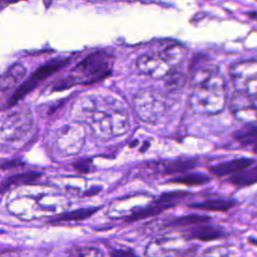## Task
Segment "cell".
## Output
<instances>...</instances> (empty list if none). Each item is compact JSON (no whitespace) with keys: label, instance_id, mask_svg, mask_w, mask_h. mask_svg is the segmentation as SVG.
I'll return each instance as SVG.
<instances>
[{"label":"cell","instance_id":"19","mask_svg":"<svg viewBox=\"0 0 257 257\" xmlns=\"http://www.w3.org/2000/svg\"><path fill=\"white\" fill-rule=\"evenodd\" d=\"M130 130V118L121 107L112 108V134L113 137L124 135Z\"/></svg>","mask_w":257,"mask_h":257},{"label":"cell","instance_id":"1","mask_svg":"<svg viewBox=\"0 0 257 257\" xmlns=\"http://www.w3.org/2000/svg\"><path fill=\"white\" fill-rule=\"evenodd\" d=\"M226 92L225 79L218 72L208 80L194 85L189 98L190 106L197 113H219L225 107Z\"/></svg>","mask_w":257,"mask_h":257},{"label":"cell","instance_id":"17","mask_svg":"<svg viewBox=\"0 0 257 257\" xmlns=\"http://www.w3.org/2000/svg\"><path fill=\"white\" fill-rule=\"evenodd\" d=\"M257 127L255 122L246 123L242 128L238 130L233 134V138L243 147H253L255 150L256 148V134Z\"/></svg>","mask_w":257,"mask_h":257},{"label":"cell","instance_id":"22","mask_svg":"<svg viewBox=\"0 0 257 257\" xmlns=\"http://www.w3.org/2000/svg\"><path fill=\"white\" fill-rule=\"evenodd\" d=\"M164 78L166 86L171 90L181 89L186 82V76L179 66L172 67Z\"/></svg>","mask_w":257,"mask_h":257},{"label":"cell","instance_id":"3","mask_svg":"<svg viewBox=\"0 0 257 257\" xmlns=\"http://www.w3.org/2000/svg\"><path fill=\"white\" fill-rule=\"evenodd\" d=\"M134 108L139 118L148 123H158L167 110L166 102L158 91L145 88L134 97Z\"/></svg>","mask_w":257,"mask_h":257},{"label":"cell","instance_id":"14","mask_svg":"<svg viewBox=\"0 0 257 257\" xmlns=\"http://www.w3.org/2000/svg\"><path fill=\"white\" fill-rule=\"evenodd\" d=\"M236 205L235 200L226 199V198H215V199H208L198 203L189 204L188 207L197 210L203 211H212V212H226L229 211Z\"/></svg>","mask_w":257,"mask_h":257},{"label":"cell","instance_id":"12","mask_svg":"<svg viewBox=\"0 0 257 257\" xmlns=\"http://www.w3.org/2000/svg\"><path fill=\"white\" fill-rule=\"evenodd\" d=\"M207 223L208 222L194 225L185 233L184 237L189 240H200L203 242H207L221 239L227 234L222 227L210 225Z\"/></svg>","mask_w":257,"mask_h":257},{"label":"cell","instance_id":"8","mask_svg":"<svg viewBox=\"0 0 257 257\" xmlns=\"http://www.w3.org/2000/svg\"><path fill=\"white\" fill-rule=\"evenodd\" d=\"M84 144V131L80 125L70 123L63 126L56 140L57 148L65 155H76Z\"/></svg>","mask_w":257,"mask_h":257},{"label":"cell","instance_id":"5","mask_svg":"<svg viewBox=\"0 0 257 257\" xmlns=\"http://www.w3.org/2000/svg\"><path fill=\"white\" fill-rule=\"evenodd\" d=\"M229 75L236 90L246 91L256 96L257 90V63L255 60H246L234 63Z\"/></svg>","mask_w":257,"mask_h":257},{"label":"cell","instance_id":"11","mask_svg":"<svg viewBox=\"0 0 257 257\" xmlns=\"http://www.w3.org/2000/svg\"><path fill=\"white\" fill-rule=\"evenodd\" d=\"M155 51L170 67L180 66L187 56L186 47L174 40L160 41L157 44Z\"/></svg>","mask_w":257,"mask_h":257},{"label":"cell","instance_id":"15","mask_svg":"<svg viewBox=\"0 0 257 257\" xmlns=\"http://www.w3.org/2000/svg\"><path fill=\"white\" fill-rule=\"evenodd\" d=\"M198 165V161L193 158H180L162 163L161 171L165 175H174L190 171Z\"/></svg>","mask_w":257,"mask_h":257},{"label":"cell","instance_id":"20","mask_svg":"<svg viewBox=\"0 0 257 257\" xmlns=\"http://www.w3.org/2000/svg\"><path fill=\"white\" fill-rule=\"evenodd\" d=\"M99 210V207H91V208H80L77 210L66 212L59 217H57L52 223H62V222H77V221H83L85 219H88L91 217L94 213H96Z\"/></svg>","mask_w":257,"mask_h":257},{"label":"cell","instance_id":"26","mask_svg":"<svg viewBox=\"0 0 257 257\" xmlns=\"http://www.w3.org/2000/svg\"><path fill=\"white\" fill-rule=\"evenodd\" d=\"M90 164H91V161H89V160H81V161L76 162L73 165V167L79 173H88Z\"/></svg>","mask_w":257,"mask_h":257},{"label":"cell","instance_id":"7","mask_svg":"<svg viewBox=\"0 0 257 257\" xmlns=\"http://www.w3.org/2000/svg\"><path fill=\"white\" fill-rule=\"evenodd\" d=\"M230 110L239 121L256 122V96L236 90L230 99Z\"/></svg>","mask_w":257,"mask_h":257},{"label":"cell","instance_id":"2","mask_svg":"<svg viewBox=\"0 0 257 257\" xmlns=\"http://www.w3.org/2000/svg\"><path fill=\"white\" fill-rule=\"evenodd\" d=\"M113 56L105 50H96L84 57L74 68L79 84H89L103 80L111 74Z\"/></svg>","mask_w":257,"mask_h":257},{"label":"cell","instance_id":"27","mask_svg":"<svg viewBox=\"0 0 257 257\" xmlns=\"http://www.w3.org/2000/svg\"><path fill=\"white\" fill-rule=\"evenodd\" d=\"M110 255L111 256H131V255H136V253L132 250V249H128V250H120V249H114L110 252Z\"/></svg>","mask_w":257,"mask_h":257},{"label":"cell","instance_id":"10","mask_svg":"<svg viewBox=\"0 0 257 257\" xmlns=\"http://www.w3.org/2000/svg\"><path fill=\"white\" fill-rule=\"evenodd\" d=\"M31 127L32 117L30 111H16L6 119L5 123L1 126V132L8 141H15L22 138V136L29 132Z\"/></svg>","mask_w":257,"mask_h":257},{"label":"cell","instance_id":"28","mask_svg":"<svg viewBox=\"0 0 257 257\" xmlns=\"http://www.w3.org/2000/svg\"><path fill=\"white\" fill-rule=\"evenodd\" d=\"M19 0H0V5H4V4H10L13 2H17Z\"/></svg>","mask_w":257,"mask_h":257},{"label":"cell","instance_id":"21","mask_svg":"<svg viewBox=\"0 0 257 257\" xmlns=\"http://www.w3.org/2000/svg\"><path fill=\"white\" fill-rule=\"evenodd\" d=\"M211 177L204 173L194 172V173H188L183 176H180L178 178H174L172 180H169V183L174 184H181L186 186H202L211 181Z\"/></svg>","mask_w":257,"mask_h":257},{"label":"cell","instance_id":"16","mask_svg":"<svg viewBox=\"0 0 257 257\" xmlns=\"http://www.w3.org/2000/svg\"><path fill=\"white\" fill-rule=\"evenodd\" d=\"M228 181L232 185L239 188L254 185L257 182V167L253 165L249 168H246L237 173H234L228 179Z\"/></svg>","mask_w":257,"mask_h":257},{"label":"cell","instance_id":"24","mask_svg":"<svg viewBox=\"0 0 257 257\" xmlns=\"http://www.w3.org/2000/svg\"><path fill=\"white\" fill-rule=\"evenodd\" d=\"M77 84H79V80H78L77 76L73 73H70V74L63 76V77L59 78L58 80H56L53 83L51 90L52 91H61V90L68 89Z\"/></svg>","mask_w":257,"mask_h":257},{"label":"cell","instance_id":"25","mask_svg":"<svg viewBox=\"0 0 257 257\" xmlns=\"http://www.w3.org/2000/svg\"><path fill=\"white\" fill-rule=\"evenodd\" d=\"M68 255H73V256H101L102 253L96 247L78 246V247L71 248L68 252Z\"/></svg>","mask_w":257,"mask_h":257},{"label":"cell","instance_id":"18","mask_svg":"<svg viewBox=\"0 0 257 257\" xmlns=\"http://www.w3.org/2000/svg\"><path fill=\"white\" fill-rule=\"evenodd\" d=\"M211 218L207 215L200 214H189L186 216L176 217L169 219L165 222V227H191L197 224L209 222Z\"/></svg>","mask_w":257,"mask_h":257},{"label":"cell","instance_id":"13","mask_svg":"<svg viewBox=\"0 0 257 257\" xmlns=\"http://www.w3.org/2000/svg\"><path fill=\"white\" fill-rule=\"evenodd\" d=\"M255 163H256L255 159L238 158V159H234V160H231L228 162H223V163L213 165L209 168V171L211 174H213L217 177H223V176H227V175H232L241 170L249 168V167L255 165Z\"/></svg>","mask_w":257,"mask_h":257},{"label":"cell","instance_id":"9","mask_svg":"<svg viewBox=\"0 0 257 257\" xmlns=\"http://www.w3.org/2000/svg\"><path fill=\"white\" fill-rule=\"evenodd\" d=\"M136 67L140 73L149 75L155 79L164 78L172 68L155 50L141 54L136 60Z\"/></svg>","mask_w":257,"mask_h":257},{"label":"cell","instance_id":"4","mask_svg":"<svg viewBox=\"0 0 257 257\" xmlns=\"http://www.w3.org/2000/svg\"><path fill=\"white\" fill-rule=\"evenodd\" d=\"M69 60L70 59L66 57H57L47 61L44 65H42L37 70H35L34 73L19 86V88L14 92V94L10 98L8 104L9 105L15 104L17 101L23 98L27 93L33 90L42 80L46 79L47 77L52 75L54 72L66 66L69 63Z\"/></svg>","mask_w":257,"mask_h":257},{"label":"cell","instance_id":"6","mask_svg":"<svg viewBox=\"0 0 257 257\" xmlns=\"http://www.w3.org/2000/svg\"><path fill=\"white\" fill-rule=\"evenodd\" d=\"M90 100V99H89ZM87 123L93 136L101 141L113 138L112 134V109L110 111L95 107L90 100V104L84 109Z\"/></svg>","mask_w":257,"mask_h":257},{"label":"cell","instance_id":"23","mask_svg":"<svg viewBox=\"0 0 257 257\" xmlns=\"http://www.w3.org/2000/svg\"><path fill=\"white\" fill-rule=\"evenodd\" d=\"M41 177V174L38 172H25L18 175L11 176L3 184L2 188L6 189L11 185H21V184H31L37 181Z\"/></svg>","mask_w":257,"mask_h":257}]
</instances>
